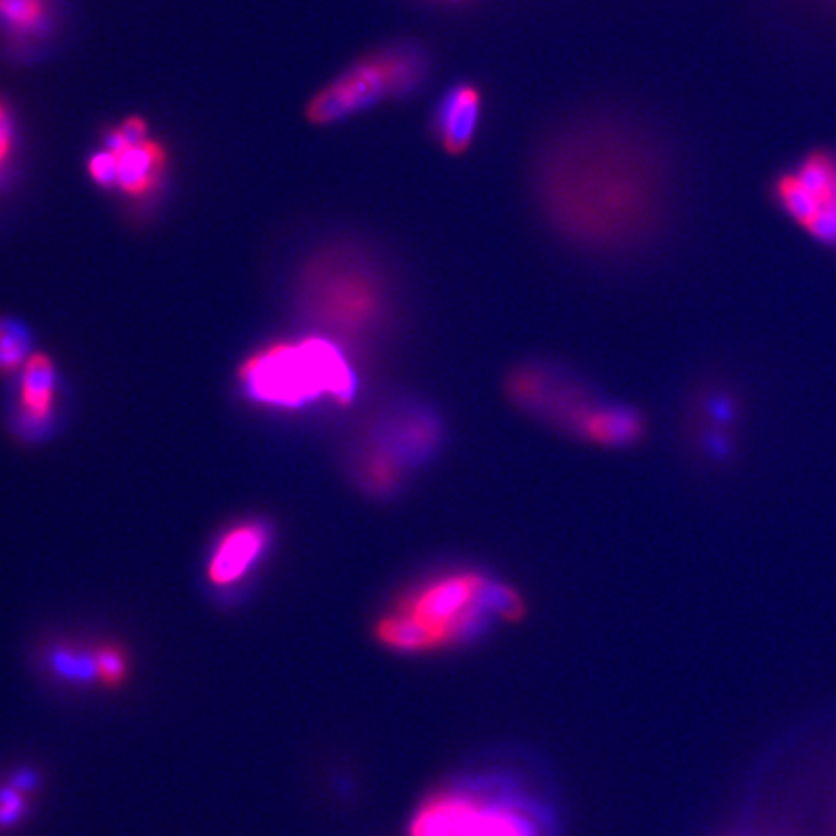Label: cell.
<instances>
[{"label": "cell", "instance_id": "1", "mask_svg": "<svg viewBox=\"0 0 836 836\" xmlns=\"http://www.w3.org/2000/svg\"><path fill=\"white\" fill-rule=\"evenodd\" d=\"M674 171L671 148L651 122L616 104H594L542 132L527 161V190L562 243L619 256L661 233Z\"/></svg>", "mask_w": 836, "mask_h": 836}, {"label": "cell", "instance_id": "2", "mask_svg": "<svg viewBox=\"0 0 836 836\" xmlns=\"http://www.w3.org/2000/svg\"><path fill=\"white\" fill-rule=\"evenodd\" d=\"M525 614L521 594L475 569H447L401 592L378 619L376 639L390 651L434 653L469 643L497 622Z\"/></svg>", "mask_w": 836, "mask_h": 836}, {"label": "cell", "instance_id": "3", "mask_svg": "<svg viewBox=\"0 0 836 836\" xmlns=\"http://www.w3.org/2000/svg\"><path fill=\"white\" fill-rule=\"evenodd\" d=\"M296 305L314 333L340 343L362 340L388 314L382 263L357 241L322 244L298 271Z\"/></svg>", "mask_w": 836, "mask_h": 836}, {"label": "cell", "instance_id": "4", "mask_svg": "<svg viewBox=\"0 0 836 836\" xmlns=\"http://www.w3.org/2000/svg\"><path fill=\"white\" fill-rule=\"evenodd\" d=\"M236 380L244 399L278 410L322 401L348 405L358 390L357 368L343 345L320 333L261 347L244 360Z\"/></svg>", "mask_w": 836, "mask_h": 836}, {"label": "cell", "instance_id": "5", "mask_svg": "<svg viewBox=\"0 0 836 836\" xmlns=\"http://www.w3.org/2000/svg\"><path fill=\"white\" fill-rule=\"evenodd\" d=\"M409 836H557L539 796L509 776H469L430 794L410 819Z\"/></svg>", "mask_w": 836, "mask_h": 836}, {"label": "cell", "instance_id": "6", "mask_svg": "<svg viewBox=\"0 0 836 836\" xmlns=\"http://www.w3.org/2000/svg\"><path fill=\"white\" fill-rule=\"evenodd\" d=\"M434 52L417 37H393L362 52L314 94L305 113L314 126H331L383 103L409 101L434 76Z\"/></svg>", "mask_w": 836, "mask_h": 836}, {"label": "cell", "instance_id": "7", "mask_svg": "<svg viewBox=\"0 0 836 836\" xmlns=\"http://www.w3.org/2000/svg\"><path fill=\"white\" fill-rule=\"evenodd\" d=\"M769 200L813 243L836 253V149L813 148L773 174Z\"/></svg>", "mask_w": 836, "mask_h": 836}, {"label": "cell", "instance_id": "8", "mask_svg": "<svg viewBox=\"0 0 836 836\" xmlns=\"http://www.w3.org/2000/svg\"><path fill=\"white\" fill-rule=\"evenodd\" d=\"M101 146L114 157L113 192L138 216L156 208L169 184L171 159L165 146L149 134L146 119L131 114L109 126Z\"/></svg>", "mask_w": 836, "mask_h": 836}, {"label": "cell", "instance_id": "9", "mask_svg": "<svg viewBox=\"0 0 836 836\" xmlns=\"http://www.w3.org/2000/svg\"><path fill=\"white\" fill-rule=\"evenodd\" d=\"M507 392L515 405L554 427L579 435L602 401L574 376L546 365H525L509 376Z\"/></svg>", "mask_w": 836, "mask_h": 836}, {"label": "cell", "instance_id": "10", "mask_svg": "<svg viewBox=\"0 0 836 836\" xmlns=\"http://www.w3.org/2000/svg\"><path fill=\"white\" fill-rule=\"evenodd\" d=\"M484 111L487 96L479 82L457 79L435 97L428 114V134L447 156H465L479 139Z\"/></svg>", "mask_w": 836, "mask_h": 836}, {"label": "cell", "instance_id": "11", "mask_svg": "<svg viewBox=\"0 0 836 836\" xmlns=\"http://www.w3.org/2000/svg\"><path fill=\"white\" fill-rule=\"evenodd\" d=\"M273 540L270 522L258 517L226 527L209 554L206 577L218 591H231L243 583L268 554Z\"/></svg>", "mask_w": 836, "mask_h": 836}, {"label": "cell", "instance_id": "12", "mask_svg": "<svg viewBox=\"0 0 836 836\" xmlns=\"http://www.w3.org/2000/svg\"><path fill=\"white\" fill-rule=\"evenodd\" d=\"M59 0H0V45L16 62L34 61L59 32Z\"/></svg>", "mask_w": 836, "mask_h": 836}, {"label": "cell", "instance_id": "13", "mask_svg": "<svg viewBox=\"0 0 836 836\" xmlns=\"http://www.w3.org/2000/svg\"><path fill=\"white\" fill-rule=\"evenodd\" d=\"M59 370L45 353H34L20 370L14 432L26 442H37L51 432L57 417Z\"/></svg>", "mask_w": 836, "mask_h": 836}, {"label": "cell", "instance_id": "14", "mask_svg": "<svg viewBox=\"0 0 836 836\" xmlns=\"http://www.w3.org/2000/svg\"><path fill=\"white\" fill-rule=\"evenodd\" d=\"M370 438L390 447L409 467L428 459L442 444L444 427L434 410L409 403L390 410L372 428Z\"/></svg>", "mask_w": 836, "mask_h": 836}, {"label": "cell", "instance_id": "15", "mask_svg": "<svg viewBox=\"0 0 836 836\" xmlns=\"http://www.w3.org/2000/svg\"><path fill=\"white\" fill-rule=\"evenodd\" d=\"M644 432L647 425L639 410L619 403H601L585 422L579 438L601 447H627L637 444Z\"/></svg>", "mask_w": 836, "mask_h": 836}, {"label": "cell", "instance_id": "16", "mask_svg": "<svg viewBox=\"0 0 836 836\" xmlns=\"http://www.w3.org/2000/svg\"><path fill=\"white\" fill-rule=\"evenodd\" d=\"M407 469L409 465L399 455L374 438H368L355 462V479L370 496H392L403 487Z\"/></svg>", "mask_w": 836, "mask_h": 836}, {"label": "cell", "instance_id": "17", "mask_svg": "<svg viewBox=\"0 0 836 836\" xmlns=\"http://www.w3.org/2000/svg\"><path fill=\"white\" fill-rule=\"evenodd\" d=\"M696 425L738 430L743 418V399L728 385H709L696 399Z\"/></svg>", "mask_w": 836, "mask_h": 836}, {"label": "cell", "instance_id": "18", "mask_svg": "<svg viewBox=\"0 0 836 836\" xmlns=\"http://www.w3.org/2000/svg\"><path fill=\"white\" fill-rule=\"evenodd\" d=\"M34 355V333L20 318L0 314V374L20 372Z\"/></svg>", "mask_w": 836, "mask_h": 836}, {"label": "cell", "instance_id": "19", "mask_svg": "<svg viewBox=\"0 0 836 836\" xmlns=\"http://www.w3.org/2000/svg\"><path fill=\"white\" fill-rule=\"evenodd\" d=\"M47 664L52 674L62 681H70V684L97 681L94 649L72 643L52 644Z\"/></svg>", "mask_w": 836, "mask_h": 836}, {"label": "cell", "instance_id": "20", "mask_svg": "<svg viewBox=\"0 0 836 836\" xmlns=\"http://www.w3.org/2000/svg\"><path fill=\"white\" fill-rule=\"evenodd\" d=\"M22 134L16 113L0 97V192L7 190L20 169Z\"/></svg>", "mask_w": 836, "mask_h": 836}, {"label": "cell", "instance_id": "21", "mask_svg": "<svg viewBox=\"0 0 836 836\" xmlns=\"http://www.w3.org/2000/svg\"><path fill=\"white\" fill-rule=\"evenodd\" d=\"M94 659H96V674L99 684H103L107 688H116L126 679L128 656L119 644H97L94 647Z\"/></svg>", "mask_w": 836, "mask_h": 836}, {"label": "cell", "instance_id": "22", "mask_svg": "<svg viewBox=\"0 0 836 836\" xmlns=\"http://www.w3.org/2000/svg\"><path fill=\"white\" fill-rule=\"evenodd\" d=\"M26 800L16 786H12V784L0 786V831L16 827L17 823L26 815Z\"/></svg>", "mask_w": 836, "mask_h": 836}, {"label": "cell", "instance_id": "23", "mask_svg": "<svg viewBox=\"0 0 836 836\" xmlns=\"http://www.w3.org/2000/svg\"><path fill=\"white\" fill-rule=\"evenodd\" d=\"M10 784L16 786L20 792H29V790H34L35 786H37V776H35V773H32V771H22V773H17V775L12 778V783Z\"/></svg>", "mask_w": 836, "mask_h": 836}, {"label": "cell", "instance_id": "24", "mask_svg": "<svg viewBox=\"0 0 836 836\" xmlns=\"http://www.w3.org/2000/svg\"><path fill=\"white\" fill-rule=\"evenodd\" d=\"M422 2H430V4H438V7H465L472 0H422Z\"/></svg>", "mask_w": 836, "mask_h": 836}, {"label": "cell", "instance_id": "25", "mask_svg": "<svg viewBox=\"0 0 836 836\" xmlns=\"http://www.w3.org/2000/svg\"><path fill=\"white\" fill-rule=\"evenodd\" d=\"M833 2H835V4H836V0H833Z\"/></svg>", "mask_w": 836, "mask_h": 836}]
</instances>
